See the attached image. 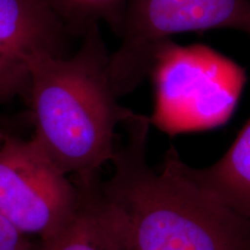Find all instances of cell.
Returning a JSON list of instances; mask_svg holds the SVG:
<instances>
[{"instance_id": "1", "label": "cell", "mask_w": 250, "mask_h": 250, "mask_svg": "<svg viewBox=\"0 0 250 250\" xmlns=\"http://www.w3.org/2000/svg\"><path fill=\"white\" fill-rule=\"evenodd\" d=\"M149 124L136 112L124 122L114 173L102 181L126 214L133 250H250V224L188 176L176 149L160 170L151 168Z\"/></svg>"}, {"instance_id": "2", "label": "cell", "mask_w": 250, "mask_h": 250, "mask_svg": "<svg viewBox=\"0 0 250 250\" xmlns=\"http://www.w3.org/2000/svg\"><path fill=\"white\" fill-rule=\"evenodd\" d=\"M33 139L54 164L76 181L100 176L117 151L116 130L132 115L118 103L109 78V54L100 24L83 36L71 57L29 59Z\"/></svg>"}, {"instance_id": "3", "label": "cell", "mask_w": 250, "mask_h": 250, "mask_svg": "<svg viewBox=\"0 0 250 250\" xmlns=\"http://www.w3.org/2000/svg\"><path fill=\"white\" fill-rule=\"evenodd\" d=\"M224 28L250 36L249 0H132L122 20L120 45L109 55L116 96L132 93L152 73L173 36Z\"/></svg>"}, {"instance_id": "4", "label": "cell", "mask_w": 250, "mask_h": 250, "mask_svg": "<svg viewBox=\"0 0 250 250\" xmlns=\"http://www.w3.org/2000/svg\"><path fill=\"white\" fill-rule=\"evenodd\" d=\"M31 139L0 136V215L27 236H54L76 213L79 190Z\"/></svg>"}, {"instance_id": "5", "label": "cell", "mask_w": 250, "mask_h": 250, "mask_svg": "<svg viewBox=\"0 0 250 250\" xmlns=\"http://www.w3.org/2000/svg\"><path fill=\"white\" fill-rule=\"evenodd\" d=\"M67 34L48 0H0V102L28 98L29 59L65 56Z\"/></svg>"}, {"instance_id": "6", "label": "cell", "mask_w": 250, "mask_h": 250, "mask_svg": "<svg viewBox=\"0 0 250 250\" xmlns=\"http://www.w3.org/2000/svg\"><path fill=\"white\" fill-rule=\"evenodd\" d=\"M76 184V213L62 229L40 241L34 250H133L126 214L105 191L100 176Z\"/></svg>"}, {"instance_id": "7", "label": "cell", "mask_w": 250, "mask_h": 250, "mask_svg": "<svg viewBox=\"0 0 250 250\" xmlns=\"http://www.w3.org/2000/svg\"><path fill=\"white\" fill-rule=\"evenodd\" d=\"M183 169L198 186L250 224V120L217 162L195 168L183 161Z\"/></svg>"}, {"instance_id": "8", "label": "cell", "mask_w": 250, "mask_h": 250, "mask_svg": "<svg viewBox=\"0 0 250 250\" xmlns=\"http://www.w3.org/2000/svg\"><path fill=\"white\" fill-rule=\"evenodd\" d=\"M70 34L83 36L94 24L105 21L120 31L124 0H48Z\"/></svg>"}, {"instance_id": "9", "label": "cell", "mask_w": 250, "mask_h": 250, "mask_svg": "<svg viewBox=\"0 0 250 250\" xmlns=\"http://www.w3.org/2000/svg\"><path fill=\"white\" fill-rule=\"evenodd\" d=\"M29 236L0 215V250H34Z\"/></svg>"}, {"instance_id": "10", "label": "cell", "mask_w": 250, "mask_h": 250, "mask_svg": "<svg viewBox=\"0 0 250 250\" xmlns=\"http://www.w3.org/2000/svg\"><path fill=\"white\" fill-rule=\"evenodd\" d=\"M2 132H4V131H1V129H0V136H1Z\"/></svg>"}, {"instance_id": "11", "label": "cell", "mask_w": 250, "mask_h": 250, "mask_svg": "<svg viewBox=\"0 0 250 250\" xmlns=\"http://www.w3.org/2000/svg\"><path fill=\"white\" fill-rule=\"evenodd\" d=\"M249 1H250V0H249Z\"/></svg>"}]
</instances>
